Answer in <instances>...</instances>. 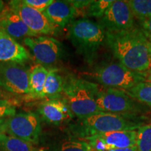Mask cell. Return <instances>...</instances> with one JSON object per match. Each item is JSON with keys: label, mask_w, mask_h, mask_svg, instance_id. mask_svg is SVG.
Wrapping results in <instances>:
<instances>
[{"label": "cell", "mask_w": 151, "mask_h": 151, "mask_svg": "<svg viewBox=\"0 0 151 151\" xmlns=\"http://www.w3.org/2000/svg\"><path fill=\"white\" fill-rule=\"evenodd\" d=\"M106 41L120 64L135 72L147 73L151 66V43L141 29L106 32Z\"/></svg>", "instance_id": "obj_1"}, {"label": "cell", "mask_w": 151, "mask_h": 151, "mask_svg": "<svg viewBox=\"0 0 151 151\" xmlns=\"http://www.w3.org/2000/svg\"><path fill=\"white\" fill-rule=\"evenodd\" d=\"M99 90L94 83L69 76L65 79L61 99L68 106L73 116L81 120L99 112L96 103Z\"/></svg>", "instance_id": "obj_2"}, {"label": "cell", "mask_w": 151, "mask_h": 151, "mask_svg": "<svg viewBox=\"0 0 151 151\" xmlns=\"http://www.w3.org/2000/svg\"><path fill=\"white\" fill-rule=\"evenodd\" d=\"M68 38L77 52L90 61L106 41V32L98 22L80 19L69 24Z\"/></svg>", "instance_id": "obj_3"}, {"label": "cell", "mask_w": 151, "mask_h": 151, "mask_svg": "<svg viewBox=\"0 0 151 151\" xmlns=\"http://www.w3.org/2000/svg\"><path fill=\"white\" fill-rule=\"evenodd\" d=\"M85 137L116 131H133L143 125L137 116L97 112L81 120Z\"/></svg>", "instance_id": "obj_4"}, {"label": "cell", "mask_w": 151, "mask_h": 151, "mask_svg": "<svg viewBox=\"0 0 151 151\" xmlns=\"http://www.w3.org/2000/svg\"><path fill=\"white\" fill-rule=\"evenodd\" d=\"M96 103L101 112L127 116H137L146 111L147 106L132 97L126 90L115 88L99 90Z\"/></svg>", "instance_id": "obj_5"}, {"label": "cell", "mask_w": 151, "mask_h": 151, "mask_svg": "<svg viewBox=\"0 0 151 151\" xmlns=\"http://www.w3.org/2000/svg\"><path fill=\"white\" fill-rule=\"evenodd\" d=\"M94 77L99 83L107 88L126 91L139 83L146 81V73L130 70L120 62L101 66L94 72Z\"/></svg>", "instance_id": "obj_6"}, {"label": "cell", "mask_w": 151, "mask_h": 151, "mask_svg": "<svg viewBox=\"0 0 151 151\" xmlns=\"http://www.w3.org/2000/svg\"><path fill=\"white\" fill-rule=\"evenodd\" d=\"M6 134L32 144H38L41 134L39 116L32 112H21L6 118Z\"/></svg>", "instance_id": "obj_7"}, {"label": "cell", "mask_w": 151, "mask_h": 151, "mask_svg": "<svg viewBox=\"0 0 151 151\" xmlns=\"http://www.w3.org/2000/svg\"><path fill=\"white\" fill-rule=\"evenodd\" d=\"M23 43L29 48L36 62L45 67L56 64L63 53L62 43L50 37H28L24 39Z\"/></svg>", "instance_id": "obj_8"}, {"label": "cell", "mask_w": 151, "mask_h": 151, "mask_svg": "<svg viewBox=\"0 0 151 151\" xmlns=\"http://www.w3.org/2000/svg\"><path fill=\"white\" fill-rule=\"evenodd\" d=\"M29 71L23 64L0 62V88L14 94H29Z\"/></svg>", "instance_id": "obj_9"}, {"label": "cell", "mask_w": 151, "mask_h": 151, "mask_svg": "<svg viewBox=\"0 0 151 151\" xmlns=\"http://www.w3.org/2000/svg\"><path fill=\"white\" fill-rule=\"evenodd\" d=\"M106 33H118L134 27V16L126 1H113L98 22Z\"/></svg>", "instance_id": "obj_10"}, {"label": "cell", "mask_w": 151, "mask_h": 151, "mask_svg": "<svg viewBox=\"0 0 151 151\" xmlns=\"http://www.w3.org/2000/svg\"><path fill=\"white\" fill-rule=\"evenodd\" d=\"M9 6L36 35H52L56 33V26L49 21L43 13L30 7L23 1H11L9 2Z\"/></svg>", "instance_id": "obj_11"}, {"label": "cell", "mask_w": 151, "mask_h": 151, "mask_svg": "<svg viewBox=\"0 0 151 151\" xmlns=\"http://www.w3.org/2000/svg\"><path fill=\"white\" fill-rule=\"evenodd\" d=\"M84 139L94 151H109L135 146L137 130L107 132Z\"/></svg>", "instance_id": "obj_12"}, {"label": "cell", "mask_w": 151, "mask_h": 151, "mask_svg": "<svg viewBox=\"0 0 151 151\" xmlns=\"http://www.w3.org/2000/svg\"><path fill=\"white\" fill-rule=\"evenodd\" d=\"M41 118L47 123L61 125L73 118V115L62 99H47L38 108Z\"/></svg>", "instance_id": "obj_13"}, {"label": "cell", "mask_w": 151, "mask_h": 151, "mask_svg": "<svg viewBox=\"0 0 151 151\" xmlns=\"http://www.w3.org/2000/svg\"><path fill=\"white\" fill-rule=\"evenodd\" d=\"M0 29L17 41L28 37H38L32 32L17 13L10 7L0 13Z\"/></svg>", "instance_id": "obj_14"}, {"label": "cell", "mask_w": 151, "mask_h": 151, "mask_svg": "<svg viewBox=\"0 0 151 151\" xmlns=\"http://www.w3.org/2000/svg\"><path fill=\"white\" fill-rule=\"evenodd\" d=\"M29 59L30 55L27 49L0 29V62L23 64Z\"/></svg>", "instance_id": "obj_15"}, {"label": "cell", "mask_w": 151, "mask_h": 151, "mask_svg": "<svg viewBox=\"0 0 151 151\" xmlns=\"http://www.w3.org/2000/svg\"><path fill=\"white\" fill-rule=\"evenodd\" d=\"M43 14L55 26L64 27L73 21L77 11L69 1H52Z\"/></svg>", "instance_id": "obj_16"}, {"label": "cell", "mask_w": 151, "mask_h": 151, "mask_svg": "<svg viewBox=\"0 0 151 151\" xmlns=\"http://www.w3.org/2000/svg\"><path fill=\"white\" fill-rule=\"evenodd\" d=\"M48 73V69L39 64L33 67L31 71H29V97L37 99H43V90Z\"/></svg>", "instance_id": "obj_17"}, {"label": "cell", "mask_w": 151, "mask_h": 151, "mask_svg": "<svg viewBox=\"0 0 151 151\" xmlns=\"http://www.w3.org/2000/svg\"><path fill=\"white\" fill-rule=\"evenodd\" d=\"M65 79L55 68L48 69V73L43 90V97L48 99H61Z\"/></svg>", "instance_id": "obj_18"}, {"label": "cell", "mask_w": 151, "mask_h": 151, "mask_svg": "<svg viewBox=\"0 0 151 151\" xmlns=\"http://www.w3.org/2000/svg\"><path fill=\"white\" fill-rule=\"evenodd\" d=\"M0 148L4 151H39L32 143L6 133L0 136Z\"/></svg>", "instance_id": "obj_19"}, {"label": "cell", "mask_w": 151, "mask_h": 151, "mask_svg": "<svg viewBox=\"0 0 151 151\" xmlns=\"http://www.w3.org/2000/svg\"><path fill=\"white\" fill-rule=\"evenodd\" d=\"M52 151H94L88 143L85 140L69 138L64 139L55 143Z\"/></svg>", "instance_id": "obj_20"}, {"label": "cell", "mask_w": 151, "mask_h": 151, "mask_svg": "<svg viewBox=\"0 0 151 151\" xmlns=\"http://www.w3.org/2000/svg\"><path fill=\"white\" fill-rule=\"evenodd\" d=\"M128 93L138 101L151 108V83L144 81L136 85L129 90Z\"/></svg>", "instance_id": "obj_21"}, {"label": "cell", "mask_w": 151, "mask_h": 151, "mask_svg": "<svg viewBox=\"0 0 151 151\" xmlns=\"http://www.w3.org/2000/svg\"><path fill=\"white\" fill-rule=\"evenodd\" d=\"M126 1L134 17L141 21L151 17V0H129Z\"/></svg>", "instance_id": "obj_22"}, {"label": "cell", "mask_w": 151, "mask_h": 151, "mask_svg": "<svg viewBox=\"0 0 151 151\" xmlns=\"http://www.w3.org/2000/svg\"><path fill=\"white\" fill-rule=\"evenodd\" d=\"M136 146L138 151H151V123L143 124L137 130Z\"/></svg>", "instance_id": "obj_23"}, {"label": "cell", "mask_w": 151, "mask_h": 151, "mask_svg": "<svg viewBox=\"0 0 151 151\" xmlns=\"http://www.w3.org/2000/svg\"><path fill=\"white\" fill-rule=\"evenodd\" d=\"M112 2L113 1L111 0L92 1L91 4L86 9L87 15L89 16L96 17L98 18H101Z\"/></svg>", "instance_id": "obj_24"}, {"label": "cell", "mask_w": 151, "mask_h": 151, "mask_svg": "<svg viewBox=\"0 0 151 151\" xmlns=\"http://www.w3.org/2000/svg\"><path fill=\"white\" fill-rule=\"evenodd\" d=\"M16 113V108L10 101L0 98V119L9 118Z\"/></svg>", "instance_id": "obj_25"}, {"label": "cell", "mask_w": 151, "mask_h": 151, "mask_svg": "<svg viewBox=\"0 0 151 151\" xmlns=\"http://www.w3.org/2000/svg\"><path fill=\"white\" fill-rule=\"evenodd\" d=\"M23 1L32 8L43 13L47 7L52 2V0H24Z\"/></svg>", "instance_id": "obj_26"}, {"label": "cell", "mask_w": 151, "mask_h": 151, "mask_svg": "<svg viewBox=\"0 0 151 151\" xmlns=\"http://www.w3.org/2000/svg\"><path fill=\"white\" fill-rule=\"evenodd\" d=\"M141 29L148 40L151 42V17L141 21Z\"/></svg>", "instance_id": "obj_27"}, {"label": "cell", "mask_w": 151, "mask_h": 151, "mask_svg": "<svg viewBox=\"0 0 151 151\" xmlns=\"http://www.w3.org/2000/svg\"><path fill=\"white\" fill-rule=\"evenodd\" d=\"M6 118L0 119V136L6 133Z\"/></svg>", "instance_id": "obj_28"}, {"label": "cell", "mask_w": 151, "mask_h": 151, "mask_svg": "<svg viewBox=\"0 0 151 151\" xmlns=\"http://www.w3.org/2000/svg\"><path fill=\"white\" fill-rule=\"evenodd\" d=\"M109 151H138L137 146L129 147V148H120V149H115V150H109Z\"/></svg>", "instance_id": "obj_29"}, {"label": "cell", "mask_w": 151, "mask_h": 151, "mask_svg": "<svg viewBox=\"0 0 151 151\" xmlns=\"http://www.w3.org/2000/svg\"><path fill=\"white\" fill-rule=\"evenodd\" d=\"M146 81H148V82L151 83V66L149 70L148 71V72L146 73Z\"/></svg>", "instance_id": "obj_30"}, {"label": "cell", "mask_w": 151, "mask_h": 151, "mask_svg": "<svg viewBox=\"0 0 151 151\" xmlns=\"http://www.w3.org/2000/svg\"><path fill=\"white\" fill-rule=\"evenodd\" d=\"M3 8H4V1H0V13L2 11Z\"/></svg>", "instance_id": "obj_31"}, {"label": "cell", "mask_w": 151, "mask_h": 151, "mask_svg": "<svg viewBox=\"0 0 151 151\" xmlns=\"http://www.w3.org/2000/svg\"></svg>", "instance_id": "obj_32"}, {"label": "cell", "mask_w": 151, "mask_h": 151, "mask_svg": "<svg viewBox=\"0 0 151 151\" xmlns=\"http://www.w3.org/2000/svg\"><path fill=\"white\" fill-rule=\"evenodd\" d=\"M150 43H151V42H150Z\"/></svg>", "instance_id": "obj_33"}]
</instances>
